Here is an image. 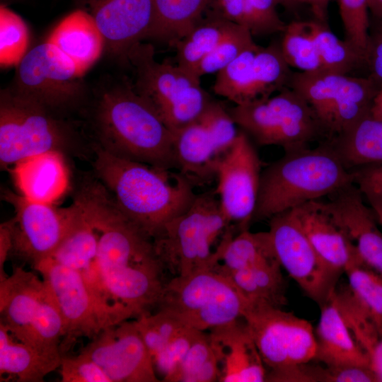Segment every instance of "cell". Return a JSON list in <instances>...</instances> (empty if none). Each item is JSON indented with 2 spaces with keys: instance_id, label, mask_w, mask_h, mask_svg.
Returning <instances> with one entry per match:
<instances>
[{
  "instance_id": "cell-1",
  "label": "cell",
  "mask_w": 382,
  "mask_h": 382,
  "mask_svg": "<svg viewBox=\"0 0 382 382\" xmlns=\"http://www.w3.org/2000/svg\"><path fill=\"white\" fill-rule=\"evenodd\" d=\"M93 170L122 212L153 240L197 195L180 172L118 157L98 145Z\"/></svg>"
},
{
  "instance_id": "cell-2",
  "label": "cell",
  "mask_w": 382,
  "mask_h": 382,
  "mask_svg": "<svg viewBox=\"0 0 382 382\" xmlns=\"http://www.w3.org/2000/svg\"><path fill=\"white\" fill-rule=\"evenodd\" d=\"M98 145L121 158L163 170H178L174 133L125 81L105 90L95 112Z\"/></svg>"
},
{
  "instance_id": "cell-3",
  "label": "cell",
  "mask_w": 382,
  "mask_h": 382,
  "mask_svg": "<svg viewBox=\"0 0 382 382\" xmlns=\"http://www.w3.org/2000/svg\"><path fill=\"white\" fill-rule=\"evenodd\" d=\"M352 183L350 171L325 141L284 151L262 170L251 224L328 197Z\"/></svg>"
},
{
  "instance_id": "cell-4",
  "label": "cell",
  "mask_w": 382,
  "mask_h": 382,
  "mask_svg": "<svg viewBox=\"0 0 382 382\" xmlns=\"http://www.w3.org/2000/svg\"><path fill=\"white\" fill-rule=\"evenodd\" d=\"M230 226L214 192L197 195L190 207L154 239L156 253L163 268L174 277L215 267Z\"/></svg>"
},
{
  "instance_id": "cell-5",
  "label": "cell",
  "mask_w": 382,
  "mask_h": 382,
  "mask_svg": "<svg viewBox=\"0 0 382 382\" xmlns=\"http://www.w3.org/2000/svg\"><path fill=\"white\" fill-rule=\"evenodd\" d=\"M154 47L139 42L129 52L126 61L134 72L132 85L175 133L197 119L214 100L193 72L168 61L155 59Z\"/></svg>"
},
{
  "instance_id": "cell-6",
  "label": "cell",
  "mask_w": 382,
  "mask_h": 382,
  "mask_svg": "<svg viewBox=\"0 0 382 382\" xmlns=\"http://www.w3.org/2000/svg\"><path fill=\"white\" fill-rule=\"evenodd\" d=\"M246 301L231 280L216 267L166 282L156 309L187 327L204 332L243 318Z\"/></svg>"
},
{
  "instance_id": "cell-7",
  "label": "cell",
  "mask_w": 382,
  "mask_h": 382,
  "mask_svg": "<svg viewBox=\"0 0 382 382\" xmlns=\"http://www.w3.org/2000/svg\"><path fill=\"white\" fill-rule=\"evenodd\" d=\"M228 110L236 126L259 146H279L289 151L325 140L309 104L289 87L265 100Z\"/></svg>"
},
{
  "instance_id": "cell-8",
  "label": "cell",
  "mask_w": 382,
  "mask_h": 382,
  "mask_svg": "<svg viewBox=\"0 0 382 382\" xmlns=\"http://www.w3.org/2000/svg\"><path fill=\"white\" fill-rule=\"evenodd\" d=\"M381 83L371 76L358 77L323 69L293 72L289 88L314 112L329 141L370 115Z\"/></svg>"
},
{
  "instance_id": "cell-9",
  "label": "cell",
  "mask_w": 382,
  "mask_h": 382,
  "mask_svg": "<svg viewBox=\"0 0 382 382\" xmlns=\"http://www.w3.org/2000/svg\"><path fill=\"white\" fill-rule=\"evenodd\" d=\"M68 129L40 103L14 89L0 98V164L13 166L29 156L50 151L62 152L69 141Z\"/></svg>"
},
{
  "instance_id": "cell-10",
  "label": "cell",
  "mask_w": 382,
  "mask_h": 382,
  "mask_svg": "<svg viewBox=\"0 0 382 382\" xmlns=\"http://www.w3.org/2000/svg\"><path fill=\"white\" fill-rule=\"evenodd\" d=\"M243 319L269 369L266 379L284 369L313 360L315 332L306 319L282 308L260 303H246Z\"/></svg>"
},
{
  "instance_id": "cell-11",
  "label": "cell",
  "mask_w": 382,
  "mask_h": 382,
  "mask_svg": "<svg viewBox=\"0 0 382 382\" xmlns=\"http://www.w3.org/2000/svg\"><path fill=\"white\" fill-rule=\"evenodd\" d=\"M236 127L228 109L213 100L197 119L174 133L178 172L195 186L216 178L220 161L238 136Z\"/></svg>"
},
{
  "instance_id": "cell-12",
  "label": "cell",
  "mask_w": 382,
  "mask_h": 382,
  "mask_svg": "<svg viewBox=\"0 0 382 382\" xmlns=\"http://www.w3.org/2000/svg\"><path fill=\"white\" fill-rule=\"evenodd\" d=\"M293 71L280 44L257 45L245 50L217 73L213 86L216 95L242 105L265 100L290 86Z\"/></svg>"
},
{
  "instance_id": "cell-13",
  "label": "cell",
  "mask_w": 382,
  "mask_h": 382,
  "mask_svg": "<svg viewBox=\"0 0 382 382\" xmlns=\"http://www.w3.org/2000/svg\"><path fill=\"white\" fill-rule=\"evenodd\" d=\"M5 197L16 212L8 221L12 236L11 253L34 268L51 256L68 233L78 214V204L74 201L69 207L59 208L11 192Z\"/></svg>"
},
{
  "instance_id": "cell-14",
  "label": "cell",
  "mask_w": 382,
  "mask_h": 382,
  "mask_svg": "<svg viewBox=\"0 0 382 382\" xmlns=\"http://www.w3.org/2000/svg\"><path fill=\"white\" fill-rule=\"evenodd\" d=\"M34 270L42 275L63 319L64 333L59 345L62 357L79 338L91 340L103 329L114 325L101 310L76 271L50 257L41 261Z\"/></svg>"
},
{
  "instance_id": "cell-15",
  "label": "cell",
  "mask_w": 382,
  "mask_h": 382,
  "mask_svg": "<svg viewBox=\"0 0 382 382\" xmlns=\"http://www.w3.org/2000/svg\"><path fill=\"white\" fill-rule=\"evenodd\" d=\"M268 233L277 257L304 293L319 306L337 287L339 275L317 254L292 210L268 220Z\"/></svg>"
},
{
  "instance_id": "cell-16",
  "label": "cell",
  "mask_w": 382,
  "mask_h": 382,
  "mask_svg": "<svg viewBox=\"0 0 382 382\" xmlns=\"http://www.w3.org/2000/svg\"><path fill=\"white\" fill-rule=\"evenodd\" d=\"M14 90L52 110L83 93V75L74 62L45 41L28 51L17 66Z\"/></svg>"
},
{
  "instance_id": "cell-17",
  "label": "cell",
  "mask_w": 382,
  "mask_h": 382,
  "mask_svg": "<svg viewBox=\"0 0 382 382\" xmlns=\"http://www.w3.org/2000/svg\"><path fill=\"white\" fill-rule=\"evenodd\" d=\"M262 162L251 139L243 131L220 161L214 191L221 209L240 231L249 229L257 200Z\"/></svg>"
},
{
  "instance_id": "cell-18",
  "label": "cell",
  "mask_w": 382,
  "mask_h": 382,
  "mask_svg": "<svg viewBox=\"0 0 382 382\" xmlns=\"http://www.w3.org/2000/svg\"><path fill=\"white\" fill-rule=\"evenodd\" d=\"M79 354L96 362L111 382L159 381L135 319L103 329Z\"/></svg>"
},
{
  "instance_id": "cell-19",
  "label": "cell",
  "mask_w": 382,
  "mask_h": 382,
  "mask_svg": "<svg viewBox=\"0 0 382 382\" xmlns=\"http://www.w3.org/2000/svg\"><path fill=\"white\" fill-rule=\"evenodd\" d=\"M320 201L359 259L382 276V232L359 189L352 183Z\"/></svg>"
},
{
  "instance_id": "cell-20",
  "label": "cell",
  "mask_w": 382,
  "mask_h": 382,
  "mask_svg": "<svg viewBox=\"0 0 382 382\" xmlns=\"http://www.w3.org/2000/svg\"><path fill=\"white\" fill-rule=\"evenodd\" d=\"M95 21L111 55L127 59L130 50L147 37L152 0H77Z\"/></svg>"
},
{
  "instance_id": "cell-21",
  "label": "cell",
  "mask_w": 382,
  "mask_h": 382,
  "mask_svg": "<svg viewBox=\"0 0 382 382\" xmlns=\"http://www.w3.org/2000/svg\"><path fill=\"white\" fill-rule=\"evenodd\" d=\"M221 382H262L267 370L243 318L209 331Z\"/></svg>"
},
{
  "instance_id": "cell-22",
  "label": "cell",
  "mask_w": 382,
  "mask_h": 382,
  "mask_svg": "<svg viewBox=\"0 0 382 382\" xmlns=\"http://www.w3.org/2000/svg\"><path fill=\"white\" fill-rule=\"evenodd\" d=\"M74 201L79 206L76 219L50 257L79 273L99 306L104 311H108L110 301L97 261V234L81 205Z\"/></svg>"
},
{
  "instance_id": "cell-23",
  "label": "cell",
  "mask_w": 382,
  "mask_h": 382,
  "mask_svg": "<svg viewBox=\"0 0 382 382\" xmlns=\"http://www.w3.org/2000/svg\"><path fill=\"white\" fill-rule=\"evenodd\" d=\"M45 291L43 280L21 266L0 281V323L26 345H30L31 326Z\"/></svg>"
},
{
  "instance_id": "cell-24",
  "label": "cell",
  "mask_w": 382,
  "mask_h": 382,
  "mask_svg": "<svg viewBox=\"0 0 382 382\" xmlns=\"http://www.w3.org/2000/svg\"><path fill=\"white\" fill-rule=\"evenodd\" d=\"M291 210L317 254L335 274L340 276L352 263L361 261L320 199Z\"/></svg>"
},
{
  "instance_id": "cell-25",
  "label": "cell",
  "mask_w": 382,
  "mask_h": 382,
  "mask_svg": "<svg viewBox=\"0 0 382 382\" xmlns=\"http://www.w3.org/2000/svg\"><path fill=\"white\" fill-rule=\"evenodd\" d=\"M11 174L21 195L43 204H54L66 192L69 174L64 155L50 151L24 158L13 166Z\"/></svg>"
},
{
  "instance_id": "cell-26",
  "label": "cell",
  "mask_w": 382,
  "mask_h": 382,
  "mask_svg": "<svg viewBox=\"0 0 382 382\" xmlns=\"http://www.w3.org/2000/svg\"><path fill=\"white\" fill-rule=\"evenodd\" d=\"M333 292L320 306V319L314 331L316 350L313 360L329 366L358 365L371 367L370 359L349 329Z\"/></svg>"
},
{
  "instance_id": "cell-27",
  "label": "cell",
  "mask_w": 382,
  "mask_h": 382,
  "mask_svg": "<svg viewBox=\"0 0 382 382\" xmlns=\"http://www.w3.org/2000/svg\"><path fill=\"white\" fill-rule=\"evenodd\" d=\"M47 41L69 58L82 75L98 61L105 48L103 36L95 21L83 9L63 18Z\"/></svg>"
},
{
  "instance_id": "cell-28",
  "label": "cell",
  "mask_w": 382,
  "mask_h": 382,
  "mask_svg": "<svg viewBox=\"0 0 382 382\" xmlns=\"http://www.w3.org/2000/svg\"><path fill=\"white\" fill-rule=\"evenodd\" d=\"M282 268L277 257H274L224 274L233 284L246 303L282 308L287 299Z\"/></svg>"
},
{
  "instance_id": "cell-29",
  "label": "cell",
  "mask_w": 382,
  "mask_h": 382,
  "mask_svg": "<svg viewBox=\"0 0 382 382\" xmlns=\"http://www.w3.org/2000/svg\"><path fill=\"white\" fill-rule=\"evenodd\" d=\"M62 356L42 353L14 338L0 323V375L15 376L20 382H40L57 368Z\"/></svg>"
},
{
  "instance_id": "cell-30",
  "label": "cell",
  "mask_w": 382,
  "mask_h": 382,
  "mask_svg": "<svg viewBox=\"0 0 382 382\" xmlns=\"http://www.w3.org/2000/svg\"><path fill=\"white\" fill-rule=\"evenodd\" d=\"M328 143L351 170L382 162V120L368 115Z\"/></svg>"
},
{
  "instance_id": "cell-31",
  "label": "cell",
  "mask_w": 382,
  "mask_h": 382,
  "mask_svg": "<svg viewBox=\"0 0 382 382\" xmlns=\"http://www.w3.org/2000/svg\"><path fill=\"white\" fill-rule=\"evenodd\" d=\"M154 18L146 38L173 46L209 7L211 0H152Z\"/></svg>"
},
{
  "instance_id": "cell-32",
  "label": "cell",
  "mask_w": 382,
  "mask_h": 382,
  "mask_svg": "<svg viewBox=\"0 0 382 382\" xmlns=\"http://www.w3.org/2000/svg\"><path fill=\"white\" fill-rule=\"evenodd\" d=\"M205 13L206 16H202L190 32L173 45L177 52L176 64L193 73L199 63L238 25L210 9Z\"/></svg>"
},
{
  "instance_id": "cell-33",
  "label": "cell",
  "mask_w": 382,
  "mask_h": 382,
  "mask_svg": "<svg viewBox=\"0 0 382 382\" xmlns=\"http://www.w3.org/2000/svg\"><path fill=\"white\" fill-rule=\"evenodd\" d=\"M231 226L219 263L223 274L239 270L262 261L277 257L268 231H240L234 236Z\"/></svg>"
},
{
  "instance_id": "cell-34",
  "label": "cell",
  "mask_w": 382,
  "mask_h": 382,
  "mask_svg": "<svg viewBox=\"0 0 382 382\" xmlns=\"http://www.w3.org/2000/svg\"><path fill=\"white\" fill-rule=\"evenodd\" d=\"M323 70L349 75L365 65L364 52L347 40L334 35L326 23L319 21H308Z\"/></svg>"
},
{
  "instance_id": "cell-35",
  "label": "cell",
  "mask_w": 382,
  "mask_h": 382,
  "mask_svg": "<svg viewBox=\"0 0 382 382\" xmlns=\"http://www.w3.org/2000/svg\"><path fill=\"white\" fill-rule=\"evenodd\" d=\"M345 273L352 299L374 323L382 338V276L361 261L352 263Z\"/></svg>"
},
{
  "instance_id": "cell-36",
  "label": "cell",
  "mask_w": 382,
  "mask_h": 382,
  "mask_svg": "<svg viewBox=\"0 0 382 382\" xmlns=\"http://www.w3.org/2000/svg\"><path fill=\"white\" fill-rule=\"evenodd\" d=\"M220 375L219 359L209 334L201 332L164 381L213 382L219 381Z\"/></svg>"
},
{
  "instance_id": "cell-37",
  "label": "cell",
  "mask_w": 382,
  "mask_h": 382,
  "mask_svg": "<svg viewBox=\"0 0 382 382\" xmlns=\"http://www.w3.org/2000/svg\"><path fill=\"white\" fill-rule=\"evenodd\" d=\"M64 333L61 313L46 286L45 293L31 326L30 345L42 353L62 356L59 345Z\"/></svg>"
},
{
  "instance_id": "cell-38",
  "label": "cell",
  "mask_w": 382,
  "mask_h": 382,
  "mask_svg": "<svg viewBox=\"0 0 382 382\" xmlns=\"http://www.w3.org/2000/svg\"><path fill=\"white\" fill-rule=\"evenodd\" d=\"M280 43L282 55L290 67L313 71L321 64L308 21H292L286 25Z\"/></svg>"
},
{
  "instance_id": "cell-39",
  "label": "cell",
  "mask_w": 382,
  "mask_h": 382,
  "mask_svg": "<svg viewBox=\"0 0 382 382\" xmlns=\"http://www.w3.org/2000/svg\"><path fill=\"white\" fill-rule=\"evenodd\" d=\"M29 30L20 16L5 4L0 8V64L18 66L28 52Z\"/></svg>"
},
{
  "instance_id": "cell-40",
  "label": "cell",
  "mask_w": 382,
  "mask_h": 382,
  "mask_svg": "<svg viewBox=\"0 0 382 382\" xmlns=\"http://www.w3.org/2000/svg\"><path fill=\"white\" fill-rule=\"evenodd\" d=\"M250 30L238 25L218 46L197 66L194 73L198 77L218 73L243 52L257 45Z\"/></svg>"
},
{
  "instance_id": "cell-41",
  "label": "cell",
  "mask_w": 382,
  "mask_h": 382,
  "mask_svg": "<svg viewBox=\"0 0 382 382\" xmlns=\"http://www.w3.org/2000/svg\"><path fill=\"white\" fill-rule=\"evenodd\" d=\"M142 340L152 359L185 326L169 313L156 309L155 313L135 318Z\"/></svg>"
},
{
  "instance_id": "cell-42",
  "label": "cell",
  "mask_w": 382,
  "mask_h": 382,
  "mask_svg": "<svg viewBox=\"0 0 382 382\" xmlns=\"http://www.w3.org/2000/svg\"><path fill=\"white\" fill-rule=\"evenodd\" d=\"M369 0H339L345 40L364 52L370 25Z\"/></svg>"
},
{
  "instance_id": "cell-43",
  "label": "cell",
  "mask_w": 382,
  "mask_h": 382,
  "mask_svg": "<svg viewBox=\"0 0 382 382\" xmlns=\"http://www.w3.org/2000/svg\"><path fill=\"white\" fill-rule=\"evenodd\" d=\"M352 183L382 226V162L363 166L349 170Z\"/></svg>"
},
{
  "instance_id": "cell-44",
  "label": "cell",
  "mask_w": 382,
  "mask_h": 382,
  "mask_svg": "<svg viewBox=\"0 0 382 382\" xmlns=\"http://www.w3.org/2000/svg\"><path fill=\"white\" fill-rule=\"evenodd\" d=\"M201 332L185 327L153 358L156 373L162 376L163 381L175 370Z\"/></svg>"
},
{
  "instance_id": "cell-45",
  "label": "cell",
  "mask_w": 382,
  "mask_h": 382,
  "mask_svg": "<svg viewBox=\"0 0 382 382\" xmlns=\"http://www.w3.org/2000/svg\"><path fill=\"white\" fill-rule=\"evenodd\" d=\"M277 0H248V28L253 35L283 32L286 26L279 18Z\"/></svg>"
},
{
  "instance_id": "cell-46",
  "label": "cell",
  "mask_w": 382,
  "mask_h": 382,
  "mask_svg": "<svg viewBox=\"0 0 382 382\" xmlns=\"http://www.w3.org/2000/svg\"><path fill=\"white\" fill-rule=\"evenodd\" d=\"M59 368L62 382H111L96 362L81 354L63 356Z\"/></svg>"
},
{
  "instance_id": "cell-47",
  "label": "cell",
  "mask_w": 382,
  "mask_h": 382,
  "mask_svg": "<svg viewBox=\"0 0 382 382\" xmlns=\"http://www.w3.org/2000/svg\"><path fill=\"white\" fill-rule=\"evenodd\" d=\"M318 380L320 382H378V378L369 366L347 365L318 369Z\"/></svg>"
},
{
  "instance_id": "cell-48",
  "label": "cell",
  "mask_w": 382,
  "mask_h": 382,
  "mask_svg": "<svg viewBox=\"0 0 382 382\" xmlns=\"http://www.w3.org/2000/svg\"><path fill=\"white\" fill-rule=\"evenodd\" d=\"M365 65L371 76L382 83V19L370 21L369 34L364 50Z\"/></svg>"
},
{
  "instance_id": "cell-49",
  "label": "cell",
  "mask_w": 382,
  "mask_h": 382,
  "mask_svg": "<svg viewBox=\"0 0 382 382\" xmlns=\"http://www.w3.org/2000/svg\"><path fill=\"white\" fill-rule=\"evenodd\" d=\"M208 9L231 22L248 28V0H211Z\"/></svg>"
},
{
  "instance_id": "cell-50",
  "label": "cell",
  "mask_w": 382,
  "mask_h": 382,
  "mask_svg": "<svg viewBox=\"0 0 382 382\" xmlns=\"http://www.w3.org/2000/svg\"><path fill=\"white\" fill-rule=\"evenodd\" d=\"M11 230L9 221H7L0 226V281L8 277L4 271V265L11 253Z\"/></svg>"
},
{
  "instance_id": "cell-51",
  "label": "cell",
  "mask_w": 382,
  "mask_h": 382,
  "mask_svg": "<svg viewBox=\"0 0 382 382\" xmlns=\"http://www.w3.org/2000/svg\"><path fill=\"white\" fill-rule=\"evenodd\" d=\"M298 3H304L311 6L317 21L326 23L327 9L331 0H296Z\"/></svg>"
},
{
  "instance_id": "cell-52",
  "label": "cell",
  "mask_w": 382,
  "mask_h": 382,
  "mask_svg": "<svg viewBox=\"0 0 382 382\" xmlns=\"http://www.w3.org/2000/svg\"><path fill=\"white\" fill-rule=\"evenodd\" d=\"M370 116L382 120V83L376 94L370 110Z\"/></svg>"
},
{
  "instance_id": "cell-53",
  "label": "cell",
  "mask_w": 382,
  "mask_h": 382,
  "mask_svg": "<svg viewBox=\"0 0 382 382\" xmlns=\"http://www.w3.org/2000/svg\"><path fill=\"white\" fill-rule=\"evenodd\" d=\"M368 8L374 18L382 19V0H369Z\"/></svg>"
},
{
  "instance_id": "cell-54",
  "label": "cell",
  "mask_w": 382,
  "mask_h": 382,
  "mask_svg": "<svg viewBox=\"0 0 382 382\" xmlns=\"http://www.w3.org/2000/svg\"><path fill=\"white\" fill-rule=\"evenodd\" d=\"M278 4L283 5L284 6H292L297 4L296 0H277Z\"/></svg>"
},
{
  "instance_id": "cell-55",
  "label": "cell",
  "mask_w": 382,
  "mask_h": 382,
  "mask_svg": "<svg viewBox=\"0 0 382 382\" xmlns=\"http://www.w3.org/2000/svg\"><path fill=\"white\" fill-rule=\"evenodd\" d=\"M4 2L5 1H11V0H2Z\"/></svg>"
}]
</instances>
